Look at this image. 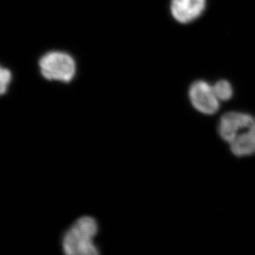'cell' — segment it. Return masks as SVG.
<instances>
[{"mask_svg":"<svg viewBox=\"0 0 255 255\" xmlns=\"http://www.w3.org/2000/svg\"><path fill=\"white\" fill-rule=\"evenodd\" d=\"M219 133L237 157L255 153V119L248 114L230 112L221 117Z\"/></svg>","mask_w":255,"mask_h":255,"instance_id":"1","label":"cell"},{"mask_svg":"<svg viewBox=\"0 0 255 255\" xmlns=\"http://www.w3.org/2000/svg\"><path fill=\"white\" fill-rule=\"evenodd\" d=\"M99 226L94 217L81 216L71 224L62 240L64 255H101L95 243Z\"/></svg>","mask_w":255,"mask_h":255,"instance_id":"2","label":"cell"},{"mask_svg":"<svg viewBox=\"0 0 255 255\" xmlns=\"http://www.w3.org/2000/svg\"><path fill=\"white\" fill-rule=\"evenodd\" d=\"M41 74L48 81L68 83L76 75V62L71 55L66 52H47L39 61Z\"/></svg>","mask_w":255,"mask_h":255,"instance_id":"3","label":"cell"},{"mask_svg":"<svg viewBox=\"0 0 255 255\" xmlns=\"http://www.w3.org/2000/svg\"><path fill=\"white\" fill-rule=\"evenodd\" d=\"M189 98L194 108L204 115H214L220 109L213 86L204 81H195L189 90Z\"/></svg>","mask_w":255,"mask_h":255,"instance_id":"4","label":"cell"},{"mask_svg":"<svg viewBox=\"0 0 255 255\" xmlns=\"http://www.w3.org/2000/svg\"><path fill=\"white\" fill-rule=\"evenodd\" d=\"M207 0H171L170 12L177 22L187 24L203 14Z\"/></svg>","mask_w":255,"mask_h":255,"instance_id":"5","label":"cell"},{"mask_svg":"<svg viewBox=\"0 0 255 255\" xmlns=\"http://www.w3.org/2000/svg\"><path fill=\"white\" fill-rule=\"evenodd\" d=\"M213 90L219 101H227L233 96V88L231 83L225 80L217 81Z\"/></svg>","mask_w":255,"mask_h":255,"instance_id":"6","label":"cell"},{"mask_svg":"<svg viewBox=\"0 0 255 255\" xmlns=\"http://www.w3.org/2000/svg\"><path fill=\"white\" fill-rule=\"evenodd\" d=\"M12 79V74L9 70L2 67L0 65V96L7 92V87L9 86L10 81Z\"/></svg>","mask_w":255,"mask_h":255,"instance_id":"7","label":"cell"}]
</instances>
